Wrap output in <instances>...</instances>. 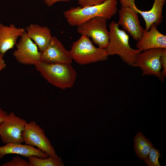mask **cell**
Segmentation results:
<instances>
[{
  "label": "cell",
  "instance_id": "8",
  "mask_svg": "<svg viewBox=\"0 0 166 166\" xmlns=\"http://www.w3.org/2000/svg\"><path fill=\"white\" fill-rule=\"evenodd\" d=\"M22 135L26 144L37 147L49 156H58L54 147L45 135L44 130L35 121L27 123Z\"/></svg>",
  "mask_w": 166,
  "mask_h": 166
},
{
  "label": "cell",
  "instance_id": "2",
  "mask_svg": "<svg viewBox=\"0 0 166 166\" xmlns=\"http://www.w3.org/2000/svg\"><path fill=\"white\" fill-rule=\"evenodd\" d=\"M109 40L105 49L109 56L117 55L122 61L132 66L138 54L142 51L130 46L128 35L120 29L117 23L112 21L109 25Z\"/></svg>",
  "mask_w": 166,
  "mask_h": 166
},
{
  "label": "cell",
  "instance_id": "5",
  "mask_svg": "<svg viewBox=\"0 0 166 166\" xmlns=\"http://www.w3.org/2000/svg\"><path fill=\"white\" fill-rule=\"evenodd\" d=\"M107 20L101 17L92 18L77 26V32L81 35L91 38L92 42L98 47L105 49L109 40Z\"/></svg>",
  "mask_w": 166,
  "mask_h": 166
},
{
  "label": "cell",
  "instance_id": "23",
  "mask_svg": "<svg viewBox=\"0 0 166 166\" xmlns=\"http://www.w3.org/2000/svg\"><path fill=\"white\" fill-rule=\"evenodd\" d=\"M121 6H127L132 8L136 6L135 0H119Z\"/></svg>",
  "mask_w": 166,
  "mask_h": 166
},
{
  "label": "cell",
  "instance_id": "16",
  "mask_svg": "<svg viewBox=\"0 0 166 166\" xmlns=\"http://www.w3.org/2000/svg\"><path fill=\"white\" fill-rule=\"evenodd\" d=\"M166 0H154L151 9L147 11H141L138 9L136 6L133 9L140 14L144 18L145 23V29L148 30L151 25L155 24L156 26L162 22V12Z\"/></svg>",
  "mask_w": 166,
  "mask_h": 166
},
{
  "label": "cell",
  "instance_id": "6",
  "mask_svg": "<svg viewBox=\"0 0 166 166\" xmlns=\"http://www.w3.org/2000/svg\"><path fill=\"white\" fill-rule=\"evenodd\" d=\"M163 49L155 48L142 51L132 66L139 68L142 71V76H153L164 82V78L162 74L160 60Z\"/></svg>",
  "mask_w": 166,
  "mask_h": 166
},
{
  "label": "cell",
  "instance_id": "26",
  "mask_svg": "<svg viewBox=\"0 0 166 166\" xmlns=\"http://www.w3.org/2000/svg\"><path fill=\"white\" fill-rule=\"evenodd\" d=\"M4 55V54L0 53V72L6 66L5 61L3 59Z\"/></svg>",
  "mask_w": 166,
  "mask_h": 166
},
{
  "label": "cell",
  "instance_id": "12",
  "mask_svg": "<svg viewBox=\"0 0 166 166\" xmlns=\"http://www.w3.org/2000/svg\"><path fill=\"white\" fill-rule=\"evenodd\" d=\"M136 47L141 51L155 48H166V36L160 33L157 29V26L153 24L149 30H144Z\"/></svg>",
  "mask_w": 166,
  "mask_h": 166
},
{
  "label": "cell",
  "instance_id": "20",
  "mask_svg": "<svg viewBox=\"0 0 166 166\" xmlns=\"http://www.w3.org/2000/svg\"><path fill=\"white\" fill-rule=\"evenodd\" d=\"M1 166H30L29 161L22 159L18 156L14 157L12 160L9 161L5 162Z\"/></svg>",
  "mask_w": 166,
  "mask_h": 166
},
{
  "label": "cell",
  "instance_id": "10",
  "mask_svg": "<svg viewBox=\"0 0 166 166\" xmlns=\"http://www.w3.org/2000/svg\"><path fill=\"white\" fill-rule=\"evenodd\" d=\"M119 15V25H121L133 39L137 41L142 36L144 30L140 25L138 13L130 7L121 6Z\"/></svg>",
  "mask_w": 166,
  "mask_h": 166
},
{
  "label": "cell",
  "instance_id": "14",
  "mask_svg": "<svg viewBox=\"0 0 166 166\" xmlns=\"http://www.w3.org/2000/svg\"><path fill=\"white\" fill-rule=\"evenodd\" d=\"M16 154L28 158L31 156H35L39 158L45 159L49 156L45 152L34 146L21 144L10 143L0 147V159L5 155Z\"/></svg>",
  "mask_w": 166,
  "mask_h": 166
},
{
  "label": "cell",
  "instance_id": "25",
  "mask_svg": "<svg viewBox=\"0 0 166 166\" xmlns=\"http://www.w3.org/2000/svg\"><path fill=\"white\" fill-rule=\"evenodd\" d=\"M1 105L0 103V123L4 121L8 114L7 112L2 109Z\"/></svg>",
  "mask_w": 166,
  "mask_h": 166
},
{
  "label": "cell",
  "instance_id": "13",
  "mask_svg": "<svg viewBox=\"0 0 166 166\" xmlns=\"http://www.w3.org/2000/svg\"><path fill=\"white\" fill-rule=\"evenodd\" d=\"M25 32V29L17 28L13 24L7 26L0 22V53L4 55L13 48L18 38Z\"/></svg>",
  "mask_w": 166,
  "mask_h": 166
},
{
  "label": "cell",
  "instance_id": "7",
  "mask_svg": "<svg viewBox=\"0 0 166 166\" xmlns=\"http://www.w3.org/2000/svg\"><path fill=\"white\" fill-rule=\"evenodd\" d=\"M27 121L16 116L13 112L9 113L0 123V136L2 142L22 144L24 142L23 132Z\"/></svg>",
  "mask_w": 166,
  "mask_h": 166
},
{
  "label": "cell",
  "instance_id": "19",
  "mask_svg": "<svg viewBox=\"0 0 166 166\" xmlns=\"http://www.w3.org/2000/svg\"><path fill=\"white\" fill-rule=\"evenodd\" d=\"M149 156L144 160V162L149 166H160L158 161L159 158L161 156L159 151L152 146L149 153Z\"/></svg>",
  "mask_w": 166,
  "mask_h": 166
},
{
  "label": "cell",
  "instance_id": "9",
  "mask_svg": "<svg viewBox=\"0 0 166 166\" xmlns=\"http://www.w3.org/2000/svg\"><path fill=\"white\" fill-rule=\"evenodd\" d=\"M20 38L15 45L16 49L13 52L14 57L21 64L34 65L41 61L42 53L26 31Z\"/></svg>",
  "mask_w": 166,
  "mask_h": 166
},
{
  "label": "cell",
  "instance_id": "24",
  "mask_svg": "<svg viewBox=\"0 0 166 166\" xmlns=\"http://www.w3.org/2000/svg\"><path fill=\"white\" fill-rule=\"evenodd\" d=\"M45 4L49 6L53 5L55 3L59 2H68L71 0H43Z\"/></svg>",
  "mask_w": 166,
  "mask_h": 166
},
{
  "label": "cell",
  "instance_id": "4",
  "mask_svg": "<svg viewBox=\"0 0 166 166\" xmlns=\"http://www.w3.org/2000/svg\"><path fill=\"white\" fill-rule=\"evenodd\" d=\"M69 52L73 60L80 65L105 61L109 59L105 49L95 47L85 36L81 35L74 42Z\"/></svg>",
  "mask_w": 166,
  "mask_h": 166
},
{
  "label": "cell",
  "instance_id": "22",
  "mask_svg": "<svg viewBox=\"0 0 166 166\" xmlns=\"http://www.w3.org/2000/svg\"><path fill=\"white\" fill-rule=\"evenodd\" d=\"M160 60L162 69V74L165 79L166 77V48L163 49Z\"/></svg>",
  "mask_w": 166,
  "mask_h": 166
},
{
  "label": "cell",
  "instance_id": "17",
  "mask_svg": "<svg viewBox=\"0 0 166 166\" xmlns=\"http://www.w3.org/2000/svg\"><path fill=\"white\" fill-rule=\"evenodd\" d=\"M152 146V143L141 132L137 133L134 140V148L136 155L141 160L147 158Z\"/></svg>",
  "mask_w": 166,
  "mask_h": 166
},
{
  "label": "cell",
  "instance_id": "1",
  "mask_svg": "<svg viewBox=\"0 0 166 166\" xmlns=\"http://www.w3.org/2000/svg\"><path fill=\"white\" fill-rule=\"evenodd\" d=\"M117 0H106L100 4L81 7H71L63 12L67 22L72 26H77L94 17L111 19L117 11Z\"/></svg>",
  "mask_w": 166,
  "mask_h": 166
},
{
  "label": "cell",
  "instance_id": "3",
  "mask_svg": "<svg viewBox=\"0 0 166 166\" xmlns=\"http://www.w3.org/2000/svg\"><path fill=\"white\" fill-rule=\"evenodd\" d=\"M34 65L41 76L55 87L64 90L73 86L77 73L71 64L48 63L40 61Z\"/></svg>",
  "mask_w": 166,
  "mask_h": 166
},
{
  "label": "cell",
  "instance_id": "11",
  "mask_svg": "<svg viewBox=\"0 0 166 166\" xmlns=\"http://www.w3.org/2000/svg\"><path fill=\"white\" fill-rule=\"evenodd\" d=\"M72 61L69 51L56 37L53 36L49 46L42 53L40 61L48 63L71 64Z\"/></svg>",
  "mask_w": 166,
  "mask_h": 166
},
{
  "label": "cell",
  "instance_id": "21",
  "mask_svg": "<svg viewBox=\"0 0 166 166\" xmlns=\"http://www.w3.org/2000/svg\"><path fill=\"white\" fill-rule=\"evenodd\" d=\"M78 4L81 7L98 5L102 3L106 0H77Z\"/></svg>",
  "mask_w": 166,
  "mask_h": 166
},
{
  "label": "cell",
  "instance_id": "18",
  "mask_svg": "<svg viewBox=\"0 0 166 166\" xmlns=\"http://www.w3.org/2000/svg\"><path fill=\"white\" fill-rule=\"evenodd\" d=\"M30 166H64L65 164L61 158L49 156L45 159L39 158L35 156L28 158Z\"/></svg>",
  "mask_w": 166,
  "mask_h": 166
},
{
  "label": "cell",
  "instance_id": "15",
  "mask_svg": "<svg viewBox=\"0 0 166 166\" xmlns=\"http://www.w3.org/2000/svg\"><path fill=\"white\" fill-rule=\"evenodd\" d=\"M25 30L27 35L34 42L39 51L42 53L45 51L49 45L52 37L50 29L46 26L31 24Z\"/></svg>",
  "mask_w": 166,
  "mask_h": 166
}]
</instances>
